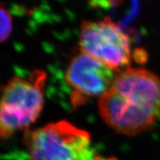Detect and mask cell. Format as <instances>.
I'll return each instance as SVG.
<instances>
[{
    "label": "cell",
    "mask_w": 160,
    "mask_h": 160,
    "mask_svg": "<svg viewBox=\"0 0 160 160\" xmlns=\"http://www.w3.org/2000/svg\"><path fill=\"white\" fill-rule=\"evenodd\" d=\"M98 107L102 119L118 133L133 137L148 131L160 119V78L141 68L121 70Z\"/></svg>",
    "instance_id": "obj_1"
},
{
    "label": "cell",
    "mask_w": 160,
    "mask_h": 160,
    "mask_svg": "<svg viewBox=\"0 0 160 160\" xmlns=\"http://www.w3.org/2000/svg\"><path fill=\"white\" fill-rule=\"evenodd\" d=\"M47 74L34 71L28 79L14 77L2 90L0 136L7 139L17 131H27L39 117L44 105Z\"/></svg>",
    "instance_id": "obj_2"
},
{
    "label": "cell",
    "mask_w": 160,
    "mask_h": 160,
    "mask_svg": "<svg viewBox=\"0 0 160 160\" xmlns=\"http://www.w3.org/2000/svg\"><path fill=\"white\" fill-rule=\"evenodd\" d=\"M30 160H97L88 132L62 120L27 131Z\"/></svg>",
    "instance_id": "obj_3"
},
{
    "label": "cell",
    "mask_w": 160,
    "mask_h": 160,
    "mask_svg": "<svg viewBox=\"0 0 160 160\" xmlns=\"http://www.w3.org/2000/svg\"><path fill=\"white\" fill-rule=\"evenodd\" d=\"M79 47L82 53L114 71L128 68L131 62L130 37L109 17L83 21L80 28Z\"/></svg>",
    "instance_id": "obj_4"
},
{
    "label": "cell",
    "mask_w": 160,
    "mask_h": 160,
    "mask_svg": "<svg viewBox=\"0 0 160 160\" xmlns=\"http://www.w3.org/2000/svg\"><path fill=\"white\" fill-rule=\"evenodd\" d=\"M114 71L82 52L73 57L65 75L72 90L71 102L73 107H80L91 98L102 96L113 82L117 74Z\"/></svg>",
    "instance_id": "obj_5"
},
{
    "label": "cell",
    "mask_w": 160,
    "mask_h": 160,
    "mask_svg": "<svg viewBox=\"0 0 160 160\" xmlns=\"http://www.w3.org/2000/svg\"><path fill=\"white\" fill-rule=\"evenodd\" d=\"M13 29L11 15L7 9L1 6V42H4L8 39Z\"/></svg>",
    "instance_id": "obj_6"
}]
</instances>
